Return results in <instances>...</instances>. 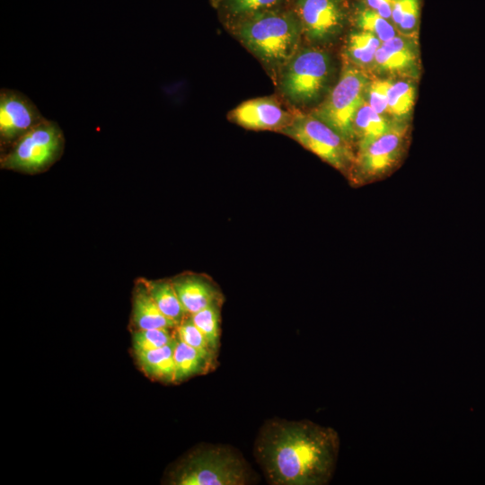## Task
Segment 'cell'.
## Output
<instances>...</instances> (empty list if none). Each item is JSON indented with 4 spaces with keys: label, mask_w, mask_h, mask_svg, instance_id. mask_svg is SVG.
<instances>
[{
    "label": "cell",
    "mask_w": 485,
    "mask_h": 485,
    "mask_svg": "<svg viewBox=\"0 0 485 485\" xmlns=\"http://www.w3.org/2000/svg\"><path fill=\"white\" fill-rule=\"evenodd\" d=\"M340 450L337 431L310 420L269 419L259 432L255 457L273 485H324Z\"/></svg>",
    "instance_id": "1"
},
{
    "label": "cell",
    "mask_w": 485,
    "mask_h": 485,
    "mask_svg": "<svg viewBox=\"0 0 485 485\" xmlns=\"http://www.w3.org/2000/svg\"><path fill=\"white\" fill-rule=\"evenodd\" d=\"M227 31L262 64L274 82L304 42L291 6L254 14Z\"/></svg>",
    "instance_id": "2"
},
{
    "label": "cell",
    "mask_w": 485,
    "mask_h": 485,
    "mask_svg": "<svg viewBox=\"0 0 485 485\" xmlns=\"http://www.w3.org/2000/svg\"><path fill=\"white\" fill-rule=\"evenodd\" d=\"M333 63L330 53L316 46H302L282 67L277 80V89L293 110L302 111L316 107L331 87Z\"/></svg>",
    "instance_id": "3"
},
{
    "label": "cell",
    "mask_w": 485,
    "mask_h": 485,
    "mask_svg": "<svg viewBox=\"0 0 485 485\" xmlns=\"http://www.w3.org/2000/svg\"><path fill=\"white\" fill-rule=\"evenodd\" d=\"M250 468L240 454L224 445H203L189 453L169 472L174 485H245Z\"/></svg>",
    "instance_id": "4"
},
{
    "label": "cell",
    "mask_w": 485,
    "mask_h": 485,
    "mask_svg": "<svg viewBox=\"0 0 485 485\" xmlns=\"http://www.w3.org/2000/svg\"><path fill=\"white\" fill-rule=\"evenodd\" d=\"M369 82L370 79L364 70L346 63L336 84L310 112L354 147L353 119L365 100Z\"/></svg>",
    "instance_id": "5"
},
{
    "label": "cell",
    "mask_w": 485,
    "mask_h": 485,
    "mask_svg": "<svg viewBox=\"0 0 485 485\" xmlns=\"http://www.w3.org/2000/svg\"><path fill=\"white\" fill-rule=\"evenodd\" d=\"M64 144L58 124L44 119L2 154L1 168L26 173L45 171L61 156Z\"/></svg>",
    "instance_id": "6"
},
{
    "label": "cell",
    "mask_w": 485,
    "mask_h": 485,
    "mask_svg": "<svg viewBox=\"0 0 485 485\" xmlns=\"http://www.w3.org/2000/svg\"><path fill=\"white\" fill-rule=\"evenodd\" d=\"M281 133L348 177L356 161L354 146L310 112L297 110Z\"/></svg>",
    "instance_id": "7"
},
{
    "label": "cell",
    "mask_w": 485,
    "mask_h": 485,
    "mask_svg": "<svg viewBox=\"0 0 485 485\" xmlns=\"http://www.w3.org/2000/svg\"><path fill=\"white\" fill-rule=\"evenodd\" d=\"M407 144V126L395 121L384 134L357 149L348 178L353 185H364L386 176L401 159Z\"/></svg>",
    "instance_id": "8"
},
{
    "label": "cell",
    "mask_w": 485,
    "mask_h": 485,
    "mask_svg": "<svg viewBox=\"0 0 485 485\" xmlns=\"http://www.w3.org/2000/svg\"><path fill=\"white\" fill-rule=\"evenodd\" d=\"M304 40L319 47L333 41L351 23L352 5L348 0H291Z\"/></svg>",
    "instance_id": "9"
},
{
    "label": "cell",
    "mask_w": 485,
    "mask_h": 485,
    "mask_svg": "<svg viewBox=\"0 0 485 485\" xmlns=\"http://www.w3.org/2000/svg\"><path fill=\"white\" fill-rule=\"evenodd\" d=\"M44 119L26 95L15 90L1 89L0 142L4 152Z\"/></svg>",
    "instance_id": "10"
},
{
    "label": "cell",
    "mask_w": 485,
    "mask_h": 485,
    "mask_svg": "<svg viewBox=\"0 0 485 485\" xmlns=\"http://www.w3.org/2000/svg\"><path fill=\"white\" fill-rule=\"evenodd\" d=\"M297 110L286 109L274 96L245 101L229 111L228 120L251 130L281 133L293 121Z\"/></svg>",
    "instance_id": "11"
},
{
    "label": "cell",
    "mask_w": 485,
    "mask_h": 485,
    "mask_svg": "<svg viewBox=\"0 0 485 485\" xmlns=\"http://www.w3.org/2000/svg\"><path fill=\"white\" fill-rule=\"evenodd\" d=\"M413 38L399 34L382 42L372 68L385 74H401L414 69L417 47Z\"/></svg>",
    "instance_id": "12"
},
{
    "label": "cell",
    "mask_w": 485,
    "mask_h": 485,
    "mask_svg": "<svg viewBox=\"0 0 485 485\" xmlns=\"http://www.w3.org/2000/svg\"><path fill=\"white\" fill-rule=\"evenodd\" d=\"M178 297L188 314L223 302L220 290L212 281L198 275H182L172 279Z\"/></svg>",
    "instance_id": "13"
},
{
    "label": "cell",
    "mask_w": 485,
    "mask_h": 485,
    "mask_svg": "<svg viewBox=\"0 0 485 485\" xmlns=\"http://www.w3.org/2000/svg\"><path fill=\"white\" fill-rule=\"evenodd\" d=\"M291 0H222L216 8L223 25L229 30L254 14L290 6Z\"/></svg>",
    "instance_id": "14"
},
{
    "label": "cell",
    "mask_w": 485,
    "mask_h": 485,
    "mask_svg": "<svg viewBox=\"0 0 485 485\" xmlns=\"http://www.w3.org/2000/svg\"><path fill=\"white\" fill-rule=\"evenodd\" d=\"M175 332L174 339L169 344L145 352L136 353L141 370L150 378L175 383Z\"/></svg>",
    "instance_id": "15"
},
{
    "label": "cell",
    "mask_w": 485,
    "mask_h": 485,
    "mask_svg": "<svg viewBox=\"0 0 485 485\" xmlns=\"http://www.w3.org/2000/svg\"><path fill=\"white\" fill-rule=\"evenodd\" d=\"M133 322L137 330L173 329L177 323L165 316L144 284L135 292Z\"/></svg>",
    "instance_id": "16"
},
{
    "label": "cell",
    "mask_w": 485,
    "mask_h": 485,
    "mask_svg": "<svg viewBox=\"0 0 485 485\" xmlns=\"http://www.w3.org/2000/svg\"><path fill=\"white\" fill-rule=\"evenodd\" d=\"M396 120L376 112L366 100L357 109L353 119L356 149L366 146L375 138L387 132Z\"/></svg>",
    "instance_id": "17"
},
{
    "label": "cell",
    "mask_w": 485,
    "mask_h": 485,
    "mask_svg": "<svg viewBox=\"0 0 485 485\" xmlns=\"http://www.w3.org/2000/svg\"><path fill=\"white\" fill-rule=\"evenodd\" d=\"M381 43L375 35L356 29L346 38L343 55L347 63L365 71L373 67Z\"/></svg>",
    "instance_id": "18"
},
{
    "label": "cell",
    "mask_w": 485,
    "mask_h": 485,
    "mask_svg": "<svg viewBox=\"0 0 485 485\" xmlns=\"http://www.w3.org/2000/svg\"><path fill=\"white\" fill-rule=\"evenodd\" d=\"M215 361L182 341L175 333V383L195 375L207 373L215 366Z\"/></svg>",
    "instance_id": "19"
},
{
    "label": "cell",
    "mask_w": 485,
    "mask_h": 485,
    "mask_svg": "<svg viewBox=\"0 0 485 485\" xmlns=\"http://www.w3.org/2000/svg\"><path fill=\"white\" fill-rule=\"evenodd\" d=\"M143 284L163 313L177 325L188 315L172 280H146Z\"/></svg>",
    "instance_id": "20"
},
{
    "label": "cell",
    "mask_w": 485,
    "mask_h": 485,
    "mask_svg": "<svg viewBox=\"0 0 485 485\" xmlns=\"http://www.w3.org/2000/svg\"><path fill=\"white\" fill-rule=\"evenodd\" d=\"M351 23L357 30L375 35L381 42L400 34L391 21L373 10L355 4L352 6Z\"/></svg>",
    "instance_id": "21"
},
{
    "label": "cell",
    "mask_w": 485,
    "mask_h": 485,
    "mask_svg": "<svg viewBox=\"0 0 485 485\" xmlns=\"http://www.w3.org/2000/svg\"><path fill=\"white\" fill-rule=\"evenodd\" d=\"M388 115L402 122L412 110L415 101V87L406 80L392 81L388 89Z\"/></svg>",
    "instance_id": "22"
},
{
    "label": "cell",
    "mask_w": 485,
    "mask_h": 485,
    "mask_svg": "<svg viewBox=\"0 0 485 485\" xmlns=\"http://www.w3.org/2000/svg\"><path fill=\"white\" fill-rule=\"evenodd\" d=\"M419 0H394L392 22L400 34L414 37L419 20Z\"/></svg>",
    "instance_id": "23"
},
{
    "label": "cell",
    "mask_w": 485,
    "mask_h": 485,
    "mask_svg": "<svg viewBox=\"0 0 485 485\" xmlns=\"http://www.w3.org/2000/svg\"><path fill=\"white\" fill-rule=\"evenodd\" d=\"M221 304V303H215L195 313L190 314L192 322L204 334L211 348L216 353H217L220 344Z\"/></svg>",
    "instance_id": "24"
},
{
    "label": "cell",
    "mask_w": 485,
    "mask_h": 485,
    "mask_svg": "<svg viewBox=\"0 0 485 485\" xmlns=\"http://www.w3.org/2000/svg\"><path fill=\"white\" fill-rule=\"evenodd\" d=\"M171 329L137 330L132 337V347L135 354L163 347L174 339Z\"/></svg>",
    "instance_id": "25"
},
{
    "label": "cell",
    "mask_w": 485,
    "mask_h": 485,
    "mask_svg": "<svg viewBox=\"0 0 485 485\" xmlns=\"http://www.w3.org/2000/svg\"><path fill=\"white\" fill-rule=\"evenodd\" d=\"M176 335L188 345L216 360V354L188 314L175 328Z\"/></svg>",
    "instance_id": "26"
},
{
    "label": "cell",
    "mask_w": 485,
    "mask_h": 485,
    "mask_svg": "<svg viewBox=\"0 0 485 485\" xmlns=\"http://www.w3.org/2000/svg\"><path fill=\"white\" fill-rule=\"evenodd\" d=\"M388 79L370 80L365 95L366 102L379 114L387 117L388 115V89L391 84Z\"/></svg>",
    "instance_id": "27"
},
{
    "label": "cell",
    "mask_w": 485,
    "mask_h": 485,
    "mask_svg": "<svg viewBox=\"0 0 485 485\" xmlns=\"http://www.w3.org/2000/svg\"><path fill=\"white\" fill-rule=\"evenodd\" d=\"M394 0H357L355 5L368 8L392 22V9Z\"/></svg>",
    "instance_id": "28"
},
{
    "label": "cell",
    "mask_w": 485,
    "mask_h": 485,
    "mask_svg": "<svg viewBox=\"0 0 485 485\" xmlns=\"http://www.w3.org/2000/svg\"><path fill=\"white\" fill-rule=\"evenodd\" d=\"M210 1V4L211 5L216 9L219 5V4L221 3L222 0H209Z\"/></svg>",
    "instance_id": "29"
}]
</instances>
